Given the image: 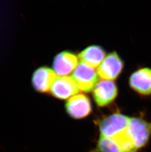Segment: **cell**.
I'll use <instances>...</instances> for the list:
<instances>
[{"instance_id": "obj_1", "label": "cell", "mask_w": 151, "mask_h": 152, "mask_svg": "<svg viewBox=\"0 0 151 152\" xmlns=\"http://www.w3.org/2000/svg\"><path fill=\"white\" fill-rule=\"evenodd\" d=\"M127 135L134 152L147 146L151 138V122L140 117H130Z\"/></svg>"}, {"instance_id": "obj_2", "label": "cell", "mask_w": 151, "mask_h": 152, "mask_svg": "<svg viewBox=\"0 0 151 152\" xmlns=\"http://www.w3.org/2000/svg\"><path fill=\"white\" fill-rule=\"evenodd\" d=\"M130 119L119 112L102 118L98 122L100 137L114 138L123 135L127 131Z\"/></svg>"}, {"instance_id": "obj_3", "label": "cell", "mask_w": 151, "mask_h": 152, "mask_svg": "<svg viewBox=\"0 0 151 152\" xmlns=\"http://www.w3.org/2000/svg\"><path fill=\"white\" fill-rule=\"evenodd\" d=\"M78 89L82 92L89 93L98 82V74L94 68L80 62L72 73Z\"/></svg>"}, {"instance_id": "obj_4", "label": "cell", "mask_w": 151, "mask_h": 152, "mask_svg": "<svg viewBox=\"0 0 151 152\" xmlns=\"http://www.w3.org/2000/svg\"><path fill=\"white\" fill-rule=\"evenodd\" d=\"M128 83L130 87L140 96H151V68L140 67L131 75Z\"/></svg>"}, {"instance_id": "obj_5", "label": "cell", "mask_w": 151, "mask_h": 152, "mask_svg": "<svg viewBox=\"0 0 151 152\" xmlns=\"http://www.w3.org/2000/svg\"><path fill=\"white\" fill-rule=\"evenodd\" d=\"M124 68V62L115 51L107 55L97 69L101 78L113 81L117 79Z\"/></svg>"}, {"instance_id": "obj_6", "label": "cell", "mask_w": 151, "mask_h": 152, "mask_svg": "<svg viewBox=\"0 0 151 152\" xmlns=\"http://www.w3.org/2000/svg\"><path fill=\"white\" fill-rule=\"evenodd\" d=\"M65 108L67 114L75 119L86 118L92 112L90 99L84 94H77L67 99Z\"/></svg>"}, {"instance_id": "obj_7", "label": "cell", "mask_w": 151, "mask_h": 152, "mask_svg": "<svg viewBox=\"0 0 151 152\" xmlns=\"http://www.w3.org/2000/svg\"><path fill=\"white\" fill-rule=\"evenodd\" d=\"M94 101L99 107L111 104L118 95V88L113 81L102 79L97 82L92 90Z\"/></svg>"}, {"instance_id": "obj_8", "label": "cell", "mask_w": 151, "mask_h": 152, "mask_svg": "<svg viewBox=\"0 0 151 152\" xmlns=\"http://www.w3.org/2000/svg\"><path fill=\"white\" fill-rule=\"evenodd\" d=\"M79 89L72 76H58L52 85L50 93L60 99H69L79 92Z\"/></svg>"}, {"instance_id": "obj_9", "label": "cell", "mask_w": 151, "mask_h": 152, "mask_svg": "<svg viewBox=\"0 0 151 152\" xmlns=\"http://www.w3.org/2000/svg\"><path fill=\"white\" fill-rule=\"evenodd\" d=\"M78 63V56L72 52L63 51L54 57L53 69L58 76H68L74 72Z\"/></svg>"}, {"instance_id": "obj_10", "label": "cell", "mask_w": 151, "mask_h": 152, "mask_svg": "<svg viewBox=\"0 0 151 152\" xmlns=\"http://www.w3.org/2000/svg\"><path fill=\"white\" fill-rule=\"evenodd\" d=\"M57 77L53 69L48 66H41L33 72L31 84L37 92L47 93L50 92L52 85Z\"/></svg>"}, {"instance_id": "obj_11", "label": "cell", "mask_w": 151, "mask_h": 152, "mask_svg": "<svg viewBox=\"0 0 151 152\" xmlns=\"http://www.w3.org/2000/svg\"><path fill=\"white\" fill-rule=\"evenodd\" d=\"M106 57V51L101 46L92 45L81 51L78 55L81 62L91 66L97 68Z\"/></svg>"}, {"instance_id": "obj_12", "label": "cell", "mask_w": 151, "mask_h": 152, "mask_svg": "<svg viewBox=\"0 0 151 152\" xmlns=\"http://www.w3.org/2000/svg\"><path fill=\"white\" fill-rule=\"evenodd\" d=\"M97 150L99 152H123L113 140L100 136L97 143Z\"/></svg>"}]
</instances>
